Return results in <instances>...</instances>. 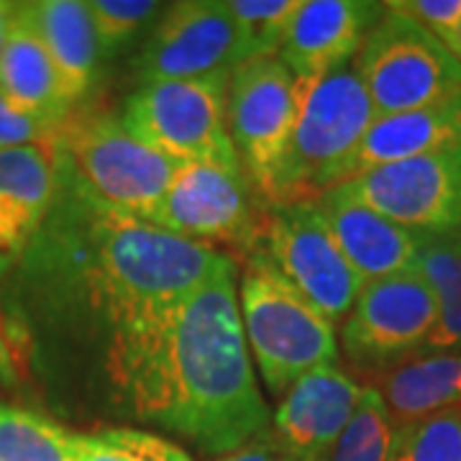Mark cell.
<instances>
[{
    "mask_svg": "<svg viewBox=\"0 0 461 461\" xmlns=\"http://www.w3.org/2000/svg\"><path fill=\"white\" fill-rule=\"evenodd\" d=\"M229 262L93 200L57 167L50 218L14 272L16 303L69 405L144 423L175 315Z\"/></svg>",
    "mask_w": 461,
    "mask_h": 461,
    "instance_id": "1",
    "label": "cell"
},
{
    "mask_svg": "<svg viewBox=\"0 0 461 461\" xmlns=\"http://www.w3.org/2000/svg\"><path fill=\"white\" fill-rule=\"evenodd\" d=\"M236 259L180 305L144 423L223 456L269 430L236 293Z\"/></svg>",
    "mask_w": 461,
    "mask_h": 461,
    "instance_id": "2",
    "label": "cell"
},
{
    "mask_svg": "<svg viewBox=\"0 0 461 461\" xmlns=\"http://www.w3.org/2000/svg\"><path fill=\"white\" fill-rule=\"evenodd\" d=\"M54 162L90 198L141 221L187 167L136 139L121 115L80 105L59 129Z\"/></svg>",
    "mask_w": 461,
    "mask_h": 461,
    "instance_id": "3",
    "label": "cell"
},
{
    "mask_svg": "<svg viewBox=\"0 0 461 461\" xmlns=\"http://www.w3.org/2000/svg\"><path fill=\"white\" fill-rule=\"evenodd\" d=\"M239 311L259 375L272 395H285L318 366L339 364L336 326L257 254L236 259Z\"/></svg>",
    "mask_w": 461,
    "mask_h": 461,
    "instance_id": "4",
    "label": "cell"
},
{
    "mask_svg": "<svg viewBox=\"0 0 461 461\" xmlns=\"http://www.w3.org/2000/svg\"><path fill=\"white\" fill-rule=\"evenodd\" d=\"M375 118V105L354 62L321 77L297 118L269 205L315 203L336 187Z\"/></svg>",
    "mask_w": 461,
    "mask_h": 461,
    "instance_id": "5",
    "label": "cell"
},
{
    "mask_svg": "<svg viewBox=\"0 0 461 461\" xmlns=\"http://www.w3.org/2000/svg\"><path fill=\"white\" fill-rule=\"evenodd\" d=\"M229 80L141 83L123 103L121 121L136 139L180 165L239 167L226 123Z\"/></svg>",
    "mask_w": 461,
    "mask_h": 461,
    "instance_id": "6",
    "label": "cell"
},
{
    "mask_svg": "<svg viewBox=\"0 0 461 461\" xmlns=\"http://www.w3.org/2000/svg\"><path fill=\"white\" fill-rule=\"evenodd\" d=\"M313 85L300 80L277 54L251 57L230 75L226 98L230 144L244 177L267 205Z\"/></svg>",
    "mask_w": 461,
    "mask_h": 461,
    "instance_id": "7",
    "label": "cell"
},
{
    "mask_svg": "<svg viewBox=\"0 0 461 461\" xmlns=\"http://www.w3.org/2000/svg\"><path fill=\"white\" fill-rule=\"evenodd\" d=\"M377 115L429 108L461 95V62L412 18L384 5L354 57Z\"/></svg>",
    "mask_w": 461,
    "mask_h": 461,
    "instance_id": "8",
    "label": "cell"
},
{
    "mask_svg": "<svg viewBox=\"0 0 461 461\" xmlns=\"http://www.w3.org/2000/svg\"><path fill=\"white\" fill-rule=\"evenodd\" d=\"M249 254L262 257L333 326L354 308L364 285L315 203L267 205L257 247Z\"/></svg>",
    "mask_w": 461,
    "mask_h": 461,
    "instance_id": "9",
    "label": "cell"
},
{
    "mask_svg": "<svg viewBox=\"0 0 461 461\" xmlns=\"http://www.w3.org/2000/svg\"><path fill=\"white\" fill-rule=\"evenodd\" d=\"M436 300L415 269L364 282L354 308L341 321V348L348 364L379 377L423 354L436 329Z\"/></svg>",
    "mask_w": 461,
    "mask_h": 461,
    "instance_id": "10",
    "label": "cell"
},
{
    "mask_svg": "<svg viewBox=\"0 0 461 461\" xmlns=\"http://www.w3.org/2000/svg\"><path fill=\"white\" fill-rule=\"evenodd\" d=\"M264 211L267 203L254 193L241 167L187 165L147 223L187 241L229 249L239 259L257 247Z\"/></svg>",
    "mask_w": 461,
    "mask_h": 461,
    "instance_id": "11",
    "label": "cell"
},
{
    "mask_svg": "<svg viewBox=\"0 0 461 461\" xmlns=\"http://www.w3.org/2000/svg\"><path fill=\"white\" fill-rule=\"evenodd\" d=\"M249 59V47L229 5L182 0L167 5L133 59L141 83L230 77Z\"/></svg>",
    "mask_w": 461,
    "mask_h": 461,
    "instance_id": "12",
    "label": "cell"
},
{
    "mask_svg": "<svg viewBox=\"0 0 461 461\" xmlns=\"http://www.w3.org/2000/svg\"><path fill=\"white\" fill-rule=\"evenodd\" d=\"M341 187L411 233L459 229L461 147L375 167Z\"/></svg>",
    "mask_w": 461,
    "mask_h": 461,
    "instance_id": "13",
    "label": "cell"
},
{
    "mask_svg": "<svg viewBox=\"0 0 461 461\" xmlns=\"http://www.w3.org/2000/svg\"><path fill=\"white\" fill-rule=\"evenodd\" d=\"M364 384L339 364L318 366L282 395L269 430L293 461H323L348 426Z\"/></svg>",
    "mask_w": 461,
    "mask_h": 461,
    "instance_id": "14",
    "label": "cell"
},
{
    "mask_svg": "<svg viewBox=\"0 0 461 461\" xmlns=\"http://www.w3.org/2000/svg\"><path fill=\"white\" fill-rule=\"evenodd\" d=\"M382 14L384 3L372 0H303L277 57L300 80L318 83L354 62Z\"/></svg>",
    "mask_w": 461,
    "mask_h": 461,
    "instance_id": "15",
    "label": "cell"
},
{
    "mask_svg": "<svg viewBox=\"0 0 461 461\" xmlns=\"http://www.w3.org/2000/svg\"><path fill=\"white\" fill-rule=\"evenodd\" d=\"M57 195V165L47 149L0 151V280L11 277L41 233Z\"/></svg>",
    "mask_w": 461,
    "mask_h": 461,
    "instance_id": "16",
    "label": "cell"
},
{
    "mask_svg": "<svg viewBox=\"0 0 461 461\" xmlns=\"http://www.w3.org/2000/svg\"><path fill=\"white\" fill-rule=\"evenodd\" d=\"M318 213L362 282L382 280L415 267V233L354 200L341 185L315 200Z\"/></svg>",
    "mask_w": 461,
    "mask_h": 461,
    "instance_id": "17",
    "label": "cell"
},
{
    "mask_svg": "<svg viewBox=\"0 0 461 461\" xmlns=\"http://www.w3.org/2000/svg\"><path fill=\"white\" fill-rule=\"evenodd\" d=\"M461 147V95L429 108L377 115L346 165L341 182L412 157ZM339 182V185H341Z\"/></svg>",
    "mask_w": 461,
    "mask_h": 461,
    "instance_id": "18",
    "label": "cell"
},
{
    "mask_svg": "<svg viewBox=\"0 0 461 461\" xmlns=\"http://www.w3.org/2000/svg\"><path fill=\"white\" fill-rule=\"evenodd\" d=\"M0 95L21 113L62 123L75 105L67 100L59 72L44 50L26 3H18L5 44L0 50Z\"/></svg>",
    "mask_w": 461,
    "mask_h": 461,
    "instance_id": "19",
    "label": "cell"
},
{
    "mask_svg": "<svg viewBox=\"0 0 461 461\" xmlns=\"http://www.w3.org/2000/svg\"><path fill=\"white\" fill-rule=\"evenodd\" d=\"M26 14L59 72L67 100L77 108L90 95L103 62L87 3L39 0L26 3Z\"/></svg>",
    "mask_w": 461,
    "mask_h": 461,
    "instance_id": "20",
    "label": "cell"
},
{
    "mask_svg": "<svg viewBox=\"0 0 461 461\" xmlns=\"http://www.w3.org/2000/svg\"><path fill=\"white\" fill-rule=\"evenodd\" d=\"M375 379L395 426L461 405V354H423Z\"/></svg>",
    "mask_w": 461,
    "mask_h": 461,
    "instance_id": "21",
    "label": "cell"
},
{
    "mask_svg": "<svg viewBox=\"0 0 461 461\" xmlns=\"http://www.w3.org/2000/svg\"><path fill=\"white\" fill-rule=\"evenodd\" d=\"M412 269L429 285L438 311L423 354H461V226L415 233Z\"/></svg>",
    "mask_w": 461,
    "mask_h": 461,
    "instance_id": "22",
    "label": "cell"
},
{
    "mask_svg": "<svg viewBox=\"0 0 461 461\" xmlns=\"http://www.w3.org/2000/svg\"><path fill=\"white\" fill-rule=\"evenodd\" d=\"M0 461H75L72 430L32 408L0 400Z\"/></svg>",
    "mask_w": 461,
    "mask_h": 461,
    "instance_id": "23",
    "label": "cell"
},
{
    "mask_svg": "<svg viewBox=\"0 0 461 461\" xmlns=\"http://www.w3.org/2000/svg\"><path fill=\"white\" fill-rule=\"evenodd\" d=\"M75 461H195L180 444L129 426L72 430Z\"/></svg>",
    "mask_w": 461,
    "mask_h": 461,
    "instance_id": "24",
    "label": "cell"
},
{
    "mask_svg": "<svg viewBox=\"0 0 461 461\" xmlns=\"http://www.w3.org/2000/svg\"><path fill=\"white\" fill-rule=\"evenodd\" d=\"M395 429L382 395L372 384H364L357 411L323 461H390Z\"/></svg>",
    "mask_w": 461,
    "mask_h": 461,
    "instance_id": "25",
    "label": "cell"
},
{
    "mask_svg": "<svg viewBox=\"0 0 461 461\" xmlns=\"http://www.w3.org/2000/svg\"><path fill=\"white\" fill-rule=\"evenodd\" d=\"M390 461H461V405L397 426Z\"/></svg>",
    "mask_w": 461,
    "mask_h": 461,
    "instance_id": "26",
    "label": "cell"
},
{
    "mask_svg": "<svg viewBox=\"0 0 461 461\" xmlns=\"http://www.w3.org/2000/svg\"><path fill=\"white\" fill-rule=\"evenodd\" d=\"M303 0H226L230 16L244 33L251 57L280 54Z\"/></svg>",
    "mask_w": 461,
    "mask_h": 461,
    "instance_id": "27",
    "label": "cell"
},
{
    "mask_svg": "<svg viewBox=\"0 0 461 461\" xmlns=\"http://www.w3.org/2000/svg\"><path fill=\"white\" fill-rule=\"evenodd\" d=\"M162 3L154 0H90L87 14L98 36L103 57L131 44L151 21L162 16Z\"/></svg>",
    "mask_w": 461,
    "mask_h": 461,
    "instance_id": "28",
    "label": "cell"
},
{
    "mask_svg": "<svg viewBox=\"0 0 461 461\" xmlns=\"http://www.w3.org/2000/svg\"><path fill=\"white\" fill-rule=\"evenodd\" d=\"M62 123L21 113L18 108H14L8 100L0 95V151L36 147L47 149V151L54 154V144H57Z\"/></svg>",
    "mask_w": 461,
    "mask_h": 461,
    "instance_id": "29",
    "label": "cell"
},
{
    "mask_svg": "<svg viewBox=\"0 0 461 461\" xmlns=\"http://www.w3.org/2000/svg\"><path fill=\"white\" fill-rule=\"evenodd\" d=\"M384 5L412 18L420 29L454 51L461 29V0H393Z\"/></svg>",
    "mask_w": 461,
    "mask_h": 461,
    "instance_id": "30",
    "label": "cell"
},
{
    "mask_svg": "<svg viewBox=\"0 0 461 461\" xmlns=\"http://www.w3.org/2000/svg\"><path fill=\"white\" fill-rule=\"evenodd\" d=\"M215 461H293L287 456V451L277 444V438L272 436V430H267L262 436H257L254 441H249L241 448L223 454Z\"/></svg>",
    "mask_w": 461,
    "mask_h": 461,
    "instance_id": "31",
    "label": "cell"
},
{
    "mask_svg": "<svg viewBox=\"0 0 461 461\" xmlns=\"http://www.w3.org/2000/svg\"><path fill=\"white\" fill-rule=\"evenodd\" d=\"M14 362H16V359H14V351H11V346L5 341V330L0 326V379H3V382L16 377Z\"/></svg>",
    "mask_w": 461,
    "mask_h": 461,
    "instance_id": "32",
    "label": "cell"
},
{
    "mask_svg": "<svg viewBox=\"0 0 461 461\" xmlns=\"http://www.w3.org/2000/svg\"><path fill=\"white\" fill-rule=\"evenodd\" d=\"M18 3H8V0H0V50L5 44V36H8V29H11V21H14V14H16Z\"/></svg>",
    "mask_w": 461,
    "mask_h": 461,
    "instance_id": "33",
    "label": "cell"
},
{
    "mask_svg": "<svg viewBox=\"0 0 461 461\" xmlns=\"http://www.w3.org/2000/svg\"><path fill=\"white\" fill-rule=\"evenodd\" d=\"M454 54H456V59L461 62V29H459V36H456V47H454Z\"/></svg>",
    "mask_w": 461,
    "mask_h": 461,
    "instance_id": "34",
    "label": "cell"
}]
</instances>
